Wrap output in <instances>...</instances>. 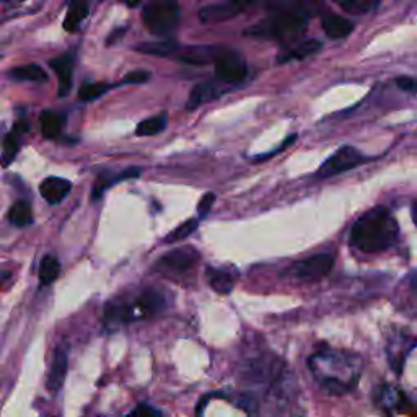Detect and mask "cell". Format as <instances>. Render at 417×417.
<instances>
[{
	"instance_id": "obj_12",
	"label": "cell",
	"mask_w": 417,
	"mask_h": 417,
	"mask_svg": "<svg viewBox=\"0 0 417 417\" xmlns=\"http://www.w3.org/2000/svg\"><path fill=\"white\" fill-rule=\"evenodd\" d=\"M74 54L67 52L50 62L51 69L56 72L57 80H59V95L67 96L72 89V75H74Z\"/></svg>"
},
{
	"instance_id": "obj_22",
	"label": "cell",
	"mask_w": 417,
	"mask_h": 417,
	"mask_svg": "<svg viewBox=\"0 0 417 417\" xmlns=\"http://www.w3.org/2000/svg\"><path fill=\"white\" fill-rule=\"evenodd\" d=\"M89 15V0H70L69 12H67L64 28L67 31H75L80 23Z\"/></svg>"
},
{
	"instance_id": "obj_14",
	"label": "cell",
	"mask_w": 417,
	"mask_h": 417,
	"mask_svg": "<svg viewBox=\"0 0 417 417\" xmlns=\"http://www.w3.org/2000/svg\"><path fill=\"white\" fill-rule=\"evenodd\" d=\"M72 191V183L69 179L50 176L43 179L40 184V192L43 199L50 204H59L67 197V194Z\"/></svg>"
},
{
	"instance_id": "obj_2",
	"label": "cell",
	"mask_w": 417,
	"mask_h": 417,
	"mask_svg": "<svg viewBox=\"0 0 417 417\" xmlns=\"http://www.w3.org/2000/svg\"><path fill=\"white\" fill-rule=\"evenodd\" d=\"M400 227L385 207H373L352 225L349 243L362 253L377 255L391 248L397 240Z\"/></svg>"
},
{
	"instance_id": "obj_5",
	"label": "cell",
	"mask_w": 417,
	"mask_h": 417,
	"mask_svg": "<svg viewBox=\"0 0 417 417\" xmlns=\"http://www.w3.org/2000/svg\"><path fill=\"white\" fill-rule=\"evenodd\" d=\"M365 162V157L358 152L352 145H344L339 150H336L326 162H324L318 169V176L321 178H331L336 174H342L349 169L358 167Z\"/></svg>"
},
{
	"instance_id": "obj_17",
	"label": "cell",
	"mask_w": 417,
	"mask_h": 417,
	"mask_svg": "<svg viewBox=\"0 0 417 417\" xmlns=\"http://www.w3.org/2000/svg\"><path fill=\"white\" fill-rule=\"evenodd\" d=\"M140 176V168H129V169H124L123 173L116 174V173H109V172H105L101 173L98 179H96L95 183V188H93V192H91V199H100L101 194H103L106 189L114 186V184H118L119 181H123V179H129V178H137Z\"/></svg>"
},
{
	"instance_id": "obj_20",
	"label": "cell",
	"mask_w": 417,
	"mask_h": 417,
	"mask_svg": "<svg viewBox=\"0 0 417 417\" xmlns=\"http://www.w3.org/2000/svg\"><path fill=\"white\" fill-rule=\"evenodd\" d=\"M40 124L46 139H57L66 126V116L59 111H43Z\"/></svg>"
},
{
	"instance_id": "obj_11",
	"label": "cell",
	"mask_w": 417,
	"mask_h": 417,
	"mask_svg": "<svg viewBox=\"0 0 417 417\" xmlns=\"http://www.w3.org/2000/svg\"><path fill=\"white\" fill-rule=\"evenodd\" d=\"M377 406L386 412H404L407 411V397L402 391L391 385H383L377 390Z\"/></svg>"
},
{
	"instance_id": "obj_27",
	"label": "cell",
	"mask_w": 417,
	"mask_h": 417,
	"mask_svg": "<svg viewBox=\"0 0 417 417\" xmlns=\"http://www.w3.org/2000/svg\"><path fill=\"white\" fill-rule=\"evenodd\" d=\"M321 50V43L317 40H307L303 43H300L298 46H295L292 51H289L287 54L282 56L279 59V62H285V61H302L307 59V57L317 54V52Z\"/></svg>"
},
{
	"instance_id": "obj_34",
	"label": "cell",
	"mask_w": 417,
	"mask_h": 417,
	"mask_svg": "<svg viewBox=\"0 0 417 417\" xmlns=\"http://www.w3.org/2000/svg\"><path fill=\"white\" fill-rule=\"evenodd\" d=\"M130 416H137V417H158L162 416V412L155 407L149 406V404H139L134 411H130Z\"/></svg>"
},
{
	"instance_id": "obj_7",
	"label": "cell",
	"mask_w": 417,
	"mask_h": 417,
	"mask_svg": "<svg viewBox=\"0 0 417 417\" xmlns=\"http://www.w3.org/2000/svg\"><path fill=\"white\" fill-rule=\"evenodd\" d=\"M199 261V253L191 246H184V248H176L169 253L163 255L155 264V271L162 273L165 275H179L188 273L189 269L194 268Z\"/></svg>"
},
{
	"instance_id": "obj_9",
	"label": "cell",
	"mask_w": 417,
	"mask_h": 417,
	"mask_svg": "<svg viewBox=\"0 0 417 417\" xmlns=\"http://www.w3.org/2000/svg\"><path fill=\"white\" fill-rule=\"evenodd\" d=\"M246 6H248V3L241 2V0H229V2H224V3L207 6L199 12V18H201V22L204 23L225 22L236 15H240V13L245 10Z\"/></svg>"
},
{
	"instance_id": "obj_24",
	"label": "cell",
	"mask_w": 417,
	"mask_h": 417,
	"mask_svg": "<svg viewBox=\"0 0 417 417\" xmlns=\"http://www.w3.org/2000/svg\"><path fill=\"white\" fill-rule=\"evenodd\" d=\"M61 274V263L56 256L47 255L43 258L41 264H40V284L41 285H51L52 282H56L57 278Z\"/></svg>"
},
{
	"instance_id": "obj_10",
	"label": "cell",
	"mask_w": 417,
	"mask_h": 417,
	"mask_svg": "<svg viewBox=\"0 0 417 417\" xmlns=\"http://www.w3.org/2000/svg\"><path fill=\"white\" fill-rule=\"evenodd\" d=\"M222 50H224V47L208 46V45L189 46L178 51L179 52L178 59L191 66H204V64H208V62H215L217 56L220 54Z\"/></svg>"
},
{
	"instance_id": "obj_6",
	"label": "cell",
	"mask_w": 417,
	"mask_h": 417,
	"mask_svg": "<svg viewBox=\"0 0 417 417\" xmlns=\"http://www.w3.org/2000/svg\"><path fill=\"white\" fill-rule=\"evenodd\" d=\"M334 268V258L328 253H319L314 256H310L307 259L297 261L290 269V274L295 279L305 280V282H312V280L324 279L331 273Z\"/></svg>"
},
{
	"instance_id": "obj_15",
	"label": "cell",
	"mask_w": 417,
	"mask_h": 417,
	"mask_svg": "<svg viewBox=\"0 0 417 417\" xmlns=\"http://www.w3.org/2000/svg\"><path fill=\"white\" fill-rule=\"evenodd\" d=\"M67 365H69L67 354L64 351H61V349H57L54 354V358H52V365L46 381L47 390L51 393H56L57 390H61V386L64 385V380L67 375Z\"/></svg>"
},
{
	"instance_id": "obj_8",
	"label": "cell",
	"mask_w": 417,
	"mask_h": 417,
	"mask_svg": "<svg viewBox=\"0 0 417 417\" xmlns=\"http://www.w3.org/2000/svg\"><path fill=\"white\" fill-rule=\"evenodd\" d=\"M214 64L215 75L219 77L222 82H225V84H240V82L245 80L246 74H248L243 56L236 51L222 50Z\"/></svg>"
},
{
	"instance_id": "obj_33",
	"label": "cell",
	"mask_w": 417,
	"mask_h": 417,
	"mask_svg": "<svg viewBox=\"0 0 417 417\" xmlns=\"http://www.w3.org/2000/svg\"><path fill=\"white\" fill-rule=\"evenodd\" d=\"M215 202V194L214 192H207L206 196H202L201 201L197 204V212L201 217H206L208 212H211L212 204Z\"/></svg>"
},
{
	"instance_id": "obj_36",
	"label": "cell",
	"mask_w": 417,
	"mask_h": 417,
	"mask_svg": "<svg viewBox=\"0 0 417 417\" xmlns=\"http://www.w3.org/2000/svg\"><path fill=\"white\" fill-rule=\"evenodd\" d=\"M411 214H412V220H414V224H416V227H417V201L412 204V211H411Z\"/></svg>"
},
{
	"instance_id": "obj_38",
	"label": "cell",
	"mask_w": 417,
	"mask_h": 417,
	"mask_svg": "<svg viewBox=\"0 0 417 417\" xmlns=\"http://www.w3.org/2000/svg\"><path fill=\"white\" fill-rule=\"evenodd\" d=\"M241 2H245V3H251V2H258V0H241Z\"/></svg>"
},
{
	"instance_id": "obj_16",
	"label": "cell",
	"mask_w": 417,
	"mask_h": 417,
	"mask_svg": "<svg viewBox=\"0 0 417 417\" xmlns=\"http://www.w3.org/2000/svg\"><path fill=\"white\" fill-rule=\"evenodd\" d=\"M220 89L217 86L214 82H202V84H197L194 86L191 95L188 98V109H196L199 106L208 103V101H214L215 98L220 96Z\"/></svg>"
},
{
	"instance_id": "obj_19",
	"label": "cell",
	"mask_w": 417,
	"mask_h": 417,
	"mask_svg": "<svg viewBox=\"0 0 417 417\" xmlns=\"http://www.w3.org/2000/svg\"><path fill=\"white\" fill-rule=\"evenodd\" d=\"M207 280L211 284V287L215 290L217 294H230L232 289L235 285L236 275L230 273L229 269H220V268H207L206 269Z\"/></svg>"
},
{
	"instance_id": "obj_28",
	"label": "cell",
	"mask_w": 417,
	"mask_h": 417,
	"mask_svg": "<svg viewBox=\"0 0 417 417\" xmlns=\"http://www.w3.org/2000/svg\"><path fill=\"white\" fill-rule=\"evenodd\" d=\"M18 150H20V139H18V130L13 128L12 132L3 139L2 153H0V165H2V167H8V165L15 160Z\"/></svg>"
},
{
	"instance_id": "obj_30",
	"label": "cell",
	"mask_w": 417,
	"mask_h": 417,
	"mask_svg": "<svg viewBox=\"0 0 417 417\" xmlns=\"http://www.w3.org/2000/svg\"><path fill=\"white\" fill-rule=\"evenodd\" d=\"M111 85L108 84H85L79 90V100L80 101H93L105 93H108Z\"/></svg>"
},
{
	"instance_id": "obj_4",
	"label": "cell",
	"mask_w": 417,
	"mask_h": 417,
	"mask_svg": "<svg viewBox=\"0 0 417 417\" xmlns=\"http://www.w3.org/2000/svg\"><path fill=\"white\" fill-rule=\"evenodd\" d=\"M179 3L176 0H150L142 8V22L150 33L167 36L179 23Z\"/></svg>"
},
{
	"instance_id": "obj_29",
	"label": "cell",
	"mask_w": 417,
	"mask_h": 417,
	"mask_svg": "<svg viewBox=\"0 0 417 417\" xmlns=\"http://www.w3.org/2000/svg\"><path fill=\"white\" fill-rule=\"evenodd\" d=\"M344 10L354 15H362V13L370 12L380 0H336Z\"/></svg>"
},
{
	"instance_id": "obj_23",
	"label": "cell",
	"mask_w": 417,
	"mask_h": 417,
	"mask_svg": "<svg viewBox=\"0 0 417 417\" xmlns=\"http://www.w3.org/2000/svg\"><path fill=\"white\" fill-rule=\"evenodd\" d=\"M8 77L17 82H46L47 74L41 66L26 64L8 70Z\"/></svg>"
},
{
	"instance_id": "obj_21",
	"label": "cell",
	"mask_w": 417,
	"mask_h": 417,
	"mask_svg": "<svg viewBox=\"0 0 417 417\" xmlns=\"http://www.w3.org/2000/svg\"><path fill=\"white\" fill-rule=\"evenodd\" d=\"M135 51L142 52V54L158 56V57H168L176 54L179 51V45L173 40H163V41H153V43H142V45L135 46Z\"/></svg>"
},
{
	"instance_id": "obj_3",
	"label": "cell",
	"mask_w": 417,
	"mask_h": 417,
	"mask_svg": "<svg viewBox=\"0 0 417 417\" xmlns=\"http://www.w3.org/2000/svg\"><path fill=\"white\" fill-rule=\"evenodd\" d=\"M308 17L302 0H279L273 15L250 28L246 35L269 40H290L305 30Z\"/></svg>"
},
{
	"instance_id": "obj_32",
	"label": "cell",
	"mask_w": 417,
	"mask_h": 417,
	"mask_svg": "<svg viewBox=\"0 0 417 417\" xmlns=\"http://www.w3.org/2000/svg\"><path fill=\"white\" fill-rule=\"evenodd\" d=\"M149 79H150L149 72H145V70H134V72H129V74L126 75L123 80H121V85L145 84V82H149Z\"/></svg>"
},
{
	"instance_id": "obj_31",
	"label": "cell",
	"mask_w": 417,
	"mask_h": 417,
	"mask_svg": "<svg viewBox=\"0 0 417 417\" xmlns=\"http://www.w3.org/2000/svg\"><path fill=\"white\" fill-rule=\"evenodd\" d=\"M197 225H199V222L196 219H189L186 222H183V224L176 227L173 232H169L167 238H165V243H174V241L188 238L192 232L197 230Z\"/></svg>"
},
{
	"instance_id": "obj_26",
	"label": "cell",
	"mask_w": 417,
	"mask_h": 417,
	"mask_svg": "<svg viewBox=\"0 0 417 417\" xmlns=\"http://www.w3.org/2000/svg\"><path fill=\"white\" fill-rule=\"evenodd\" d=\"M167 123H168V116L167 114H158L155 118H149L140 121L135 128V134L139 137H149V135H157L162 132V130L167 129Z\"/></svg>"
},
{
	"instance_id": "obj_13",
	"label": "cell",
	"mask_w": 417,
	"mask_h": 417,
	"mask_svg": "<svg viewBox=\"0 0 417 417\" xmlns=\"http://www.w3.org/2000/svg\"><path fill=\"white\" fill-rule=\"evenodd\" d=\"M412 347H414V341L411 338H406L404 334H401L400 338H390V342H388V361H390V367L396 373H401L407 354H409Z\"/></svg>"
},
{
	"instance_id": "obj_25",
	"label": "cell",
	"mask_w": 417,
	"mask_h": 417,
	"mask_svg": "<svg viewBox=\"0 0 417 417\" xmlns=\"http://www.w3.org/2000/svg\"><path fill=\"white\" fill-rule=\"evenodd\" d=\"M8 220L15 227H28L33 224L31 204L28 201H18L8 211Z\"/></svg>"
},
{
	"instance_id": "obj_35",
	"label": "cell",
	"mask_w": 417,
	"mask_h": 417,
	"mask_svg": "<svg viewBox=\"0 0 417 417\" xmlns=\"http://www.w3.org/2000/svg\"><path fill=\"white\" fill-rule=\"evenodd\" d=\"M10 279H12L10 271H0V289L6 287V285L10 282Z\"/></svg>"
},
{
	"instance_id": "obj_18",
	"label": "cell",
	"mask_w": 417,
	"mask_h": 417,
	"mask_svg": "<svg viewBox=\"0 0 417 417\" xmlns=\"http://www.w3.org/2000/svg\"><path fill=\"white\" fill-rule=\"evenodd\" d=\"M323 30L333 40H341V38L351 35L354 30V23L341 15L329 13V15L323 18Z\"/></svg>"
},
{
	"instance_id": "obj_1",
	"label": "cell",
	"mask_w": 417,
	"mask_h": 417,
	"mask_svg": "<svg viewBox=\"0 0 417 417\" xmlns=\"http://www.w3.org/2000/svg\"><path fill=\"white\" fill-rule=\"evenodd\" d=\"M308 370L324 393L341 396L356 390L363 370V362L357 354L324 349L310 356Z\"/></svg>"
},
{
	"instance_id": "obj_37",
	"label": "cell",
	"mask_w": 417,
	"mask_h": 417,
	"mask_svg": "<svg viewBox=\"0 0 417 417\" xmlns=\"http://www.w3.org/2000/svg\"><path fill=\"white\" fill-rule=\"evenodd\" d=\"M144 0H126V3H128L129 7H137L139 3H142Z\"/></svg>"
}]
</instances>
